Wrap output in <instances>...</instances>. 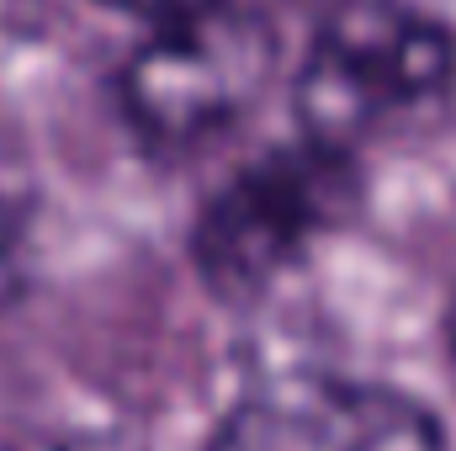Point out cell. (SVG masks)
Segmentation results:
<instances>
[{
    "label": "cell",
    "instance_id": "cell-6",
    "mask_svg": "<svg viewBox=\"0 0 456 451\" xmlns=\"http://www.w3.org/2000/svg\"><path fill=\"white\" fill-rule=\"evenodd\" d=\"M16 282H21V228H16V213L0 202V308L11 303Z\"/></svg>",
    "mask_w": 456,
    "mask_h": 451
},
{
    "label": "cell",
    "instance_id": "cell-5",
    "mask_svg": "<svg viewBox=\"0 0 456 451\" xmlns=\"http://www.w3.org/2000/svg\"><path fill=\"white\" fill-rule=\"evenodd\" d=\"M127 16H143L149 27H170V21H186V16H202V11H218L228 0H107Z\"/></svg>",
    "mask_w": 456,
    "mask_h": 451
},
{
    "label": "cell",
    "instance_id": "cell-3",
    "mask_svg": "<svg viewBox=\"0 0 456 451\" xmlns=\"http://www.w3.org/2000/svg\"><path fill=\"white\" fill-rule=\"evenodd\" d=\"M345 197L350 170L340 149H324L314 138L303 149H281L276 160L244 170L208 202L197 224L202 276L228 298L260 292L308 250L319 228H330Z\"/></svg>",
    "mask_w": 456,
    "mask_h": 451
},
{
    "label": "cell",
    "instance_id": "cell-1",
    "mask_svg": "<svg viewBox=\"0 0 456 451\" xmlns=\"http://www.w3.org/2000/svg\"><path fill=\"white\" fill-rule=\"evenodd\" d=\"M452 59L446 27L425 11L403 0H340L319 21L297 75L303 133L350 154L355 138L446 91Z\"/></svg>",
    "mask_w": 456,
    "mask_h": 451
},
{
    "label": "cell",
    "instance_id": "cell-7",
    "mask_svg": "<svg viewBox=\"0 0 456 451\" xmlns=\"http://www.w3.org/2000/svg\"><path fill=\"white\" fill-rule=\"evenodd\" d=\"M452 366H456V298H452Z\"/></svg>",
    "mask_w": 456,
    "mask_h": 451
},
{
    "label": "cell",
    "instance_id": "cell-2",
    "mask_svg": "<svg viewBox=\"0 0 456 451\" xmlns=\"http://www.w3.org/2000/svg\"><path fill=\"white\" fill-rule=\"evenodd\" d=\"M271 64L276 43L265 21L218 5L154 27V37L122 70V107L143 138L191 149L218 138L255 107L271 80Z\"/></svg>",
    "mask_w": 456,
    "mask_h": 451
},
{
    "label": "cell",
    "instance_id": "cell-4",
    "mask_svg": "<svg viewBox=\"0 0 456 451\" xmlns=\"http://www.w3.org/2000/svg\"><path fill=\"white\" fill-rule=\"evenodd\" d=\"M218 451H446V441L409 393L314 377L249 398Z\"/></svg>",
    "mask_w": 456,
    "mask_h": 451
}]
</instances>
